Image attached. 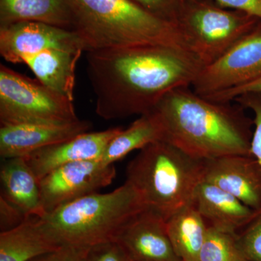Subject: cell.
I'll use <instances>...</instances> for the list:
<instances>
[{
	"label": "cell",
	"mask_w": 261,
	"mask_h": 261,
	"mask_svg": "<svg viewBox=\"0 0 261 261\" xmlns=\"http://www.w3.org/2000/svg\"><path fill=\"white\" fill-rule=\"evenodd\" d=\"M203 180L234 196L252 210L261 211V167L252 156L233 154L205 160Z\"/></svg>",
	"instance_id": "8fae6325"
},
{
	"label": "cell",
	"mask_w": 261,
	"mask_h": 261,
	"mask_svg": "<svg viewBox=\"0 0 261 261\" xmlns=\"http://www.w3.org/2000/svg\"><path fill=\"white\" fill-rule=\"evenodd\" d=\"M91 128V122L80 119L62 125H1L0 155L3 159L25 157L88 132Z\"/></svg>",
	"instance_id": "5bb4252c"
},
{
	"label": "cell",
	"mask_w": 261,
	"mask_h": 261,
	"mask_svg": "<svg viewBox=\"0 0 261 261\" xmlns=\"http://www.w3.org/2000/svg\"><path fill=\"white\" fill-rule=\"evenodd\" d=\"M145 209L138 192L125 181L112 192L84 196L41 218L59 246L92 248L116 241L122 228Z\"/></svg>",
	"instance_id": "5b68a950"
},
{
	"label": "cell",
	"mask_w": 261,
	"mask_h": 261,
	"mask_svg": "<svg viewBox=\"0 0 261 261\" xmlns=\"http://www.w3.org/2000/svg\"><path fill=\"white\" fill-rule=\"evenodd\" d=\"M28 219L18 207L12 205L3 197H0V228L2 231H8L21 224Z\"/></svg>",
	"instance_id": "83f0119b"
},
{
	"label": "cell",
	"mask_w": 261,
	"mask_h": 261,
	"mask_svg": "<svg viewBox=\"0 0 261 261\" xmlns=\"http://www.w3.org/2000/svg\"><path fill=\"white\" fill-rule=\"evenodd\" d=\"M60 247L39 216L28 218L17 227L0 233V261H30Z\"/></svg>",
	"instance_id": "ac0fdd59"
},
{
	"label": "cell",
	"mask_w": 261,
	"mask_h": 261,
	"mask_svg": "<svg viewBox=\"0 0 261 261\" xmlns=\"http://www.w3.org/2000/svg\"><path fill=\"white\" fill-rule=\"evenodd\" d=\"M233 102L238 103L243 108H247L253 113L254 130L252 132L250 153L261 167V94H243L237 97Z\"/></svg>",
	"instance_id": "603a6c76"
},
{
	"label": "cell",
	"mask_w": 261,
	"mask_h": 261,
	"mask_svg": "<svg viewBox=\"0 0 261 261\" xmlns=\"http://www.w3.org/2000/svg\"><path fill=\"white\" fill-rule=\"evenodd\" d=\"M197 261H250L245 255L238 233L207 228Z\"/></svg>",
	"instance_id": "7402d4cb"
},
{
	"label": "cell",
	"mask_w": 261,
	"mask_h": 261,
	"mask_svg": "<svg viewBox=\"0 0 261 261\" xmlns=\"http://www.w3.org/2000/svg\"><path fill=\"white\" fill-rule=\"evenodd\" d=\"M123 128L86 132L70 140L44 147L23 157L38 179L68 163L100 160L106 147Z\"/></svg>",
	"instance_id": "4fadbf2b"
},
{
	"label": "cell",
	"mask_w": 261,
	"mask_h": 261,
	"mask_svg": "<svg viewBox=\"0 0 261 261\" xmlns=\"http://www.w3.org/2000/svg\"><path fill=\"white\" fill-rule=\"evenodd\" d=\"M192 204L207 226L233 233L246 226L258 213L234 196L204 180L196 190Z\"/></svg>",
	"instance_id": "9a60e30c"
},
{
	"label": "cell",
	"mask_w": 261,
	"mask_h": 261,
	"mask_svg": "<svg viewBox=\"0 0 261 261\" xmlns=\"http://www.w3.org/2000/svg\"><path fill=\"white\" fill-rule=\"evenodd\" d=\"M250 93L261 94V75L256 80L240 87L205 97L215 102H232L237 97Z\"/></svg>",
	"instance_id": "f1b7e54d"
},
{
	"label": "cell",
	"mask_w": 261,
	"mask_h": 261,
	"mask_svg": "<svg viewBox=\"0 0 261 261\" xmlns=\"http://www.w3.org/2000/svg\"><path fill=\"white\" fill-rule=\"evenodd\" d=\"M166 228L173 250L180 260L197 261L208 226L193 204L168 219Z\"/></svg>",
	"instance_id": "ffe728a7"
},
{
	"label": "cell",
	"mask_w": 261,
	"mask_h": 261,
	"mask_svg": "<svg viewBox=\"0 0 261 261\" xmlns=\"http://www.w3.org/2000/svg\"><path fill=\"white\" fill-rule=\"evenodd\" d=\"M0 180L1 197L27 218L44 216L39 180L23 157L4 159Z\"/></svg>",
	"instance_id": "2e32d148"
},
{
	"label": "cell",
	"mask_w": 261,
	"mask_h": 261,
	"mask_svg": "<svg viewBox=\"0 0 261 261\" xmlns=\"http://www.w3.org/2000/svg\"><path fill=\"white\" fill-rule=\"evenodd\" d=\"M95 111L104 120L149 113L166 94L191 87L203 65L183 48L138 45L87 51Z\"/></svg>",
	"instance_id": "6da1fadb"
},
{
	"label": "cell",
	"mask_w": 261,
	"mask_h": 261,
	"mask_svg": "<svg viewBox=\"0 0 261 261\" xmlns=\"http://www.w3.org/2000/svg\"><path fill=\"white\" fill-rule=\"evenodd\" d=\"M116 176L114 164L101 160L68 163L39 180L44 215L109 186Z\"/></svg>",
	"instance_id": "9c48e42d"
},
{
	"label": "cell",
	"mask_w": 261,
	"mask_h": 261,
	"mask_svg": "<svg viewBox=\"0 0 261 261\" xmlns=\"http://www.w3.org/2000/svg\"><path fill=\"white\" fill-rule=\"evenodd\" d=\"M116 242L132 261H181L170 241L166 220L149 209L128 221Z\"/></svg>",
	"instance_id": "7c38bea8"
},
{
	"label": "cell",
	"mask_w": 261,
	"mask_h": 261,
	"mask_svg": "<svg viewBox=\"0 0 261 261\" xmlns=\"http://www.w3.org/2000/svg\"><path fill=\"white\" fill-rule=\"evenodd\" d=\"M239 241L250 261H261V211L246 226L244 232L238 234Z\"/></svg>",
	"instance_id": "cb8c5ba5"
},
{
	"label": "cell",
	"mask_w": 261,
	"mask_h": 261,
	"mask_svg": "<svg viewBox=\"0 0 261 261\" xmlns=\"http://www.w3.org/2000/svg\"><path fill=\"white\" fill-rule=\"evenodd\" d=\"M72 31L84 51L163 45L190 51L176 24L163 20L130 0H71Z\"/></svg>",
	"instance_id": "3957f363"
},
{
	"label": "cell",
	"mask_w": 261,
	"mask_h": 261,
	"mask_svg": "<svg viewBox=\"0 0 261 261\" xmlns=\"http://www.w3.org/2000/svg\"><path fill=\"white\" fill-rule=\"evenodd\" d=\"M211 100L191 87L171 91L150 112L162 128L163 140L196 159L250 155L253 121L243 108Z\"/></svg>",
	"instance_id": "7a4b0ae2"
},
{
	"label": "cell",
	"mask_w": 261,
	"mask_h": 261,
	"mask_svg": "<svg viewBox=\"0 0 261 261\" xmlns=\"http://www.w3.org/2000/svg\"><path fill=\"white\" fill-rule=\"evenodd\" d=\"M49 49H78L83 46L73 31L37 21H23L0 27V54L18 64Z\"/></svg>",
	"instance_id": "30bf717a"
},
{
	"label": "cell",
	"mask_w": 261,
	"mask_h": 261,
	"mask_svg": "<svg viewBox=\"0 0 261 261\" xmlns=\"http://www.w3.org/2000/svg\"><path fill=\"white\" fill-rule=\"evenodd\" d=\"M261 75V20L219 59L206 65L191 87L208 97L243 86Z\"/></svg>",
	"instance_id": "ba28073f"
},
{
	"label": "cell",
	"mask_w": 261,
	"mask_h": 261,
	"mask_svg": "<svg viewBox=\"0 0 261 261\" xmlns=\"http://www.w3.org/2000/svg\"><path fill=\"white\" fill-rule=\"evenodd\" d=\"M227 9L239 10L261 20V0H211Z\"/></svg>",
	"instance_id": "f546056e"
},
{
	"label": "cell",
	"mask_w": 261,
	"mask_h": 261,
	"mask_svg": "<svg viewBox=\"0 0 261 261\" xmlns=\"http://www.w3.org/2000/svg\"><path fill=\"white\" fill-rule=\"evenodd\" d=\"M163 140L159 121L152 113H147L139 117L128 128H123L108 144L100 160L105 164H114L132 151Z\"/></svg>",
	"instance_id": "44dd1931"
},
{
	"label": "cell",
	"mask_w": 261,
	"mask_h": 261,
	"mask_svg": "<svg viewBox=\"0 0 261 261\" xmlns=\"http://www.w3.org/2000/svg\"><path fill=\"white\" fill-rule=\"evenodd\" d=\"M90 248L62 246L54 251L43 254L30 261H87Z\"/></svg>",
	"instance_id": "4316f807"
},
{
	"label": "cell",
	"mask_w": 261,
	"mask_h": 261,
	"mask_svg": "<svg viewBox=\"0 0 261 261\" xmlns=\"http://www.w3.org/2000/svg\"><path fill=\"white\" fill-rule=\"evenodd\" d=\"M159 18L176 24L184 0H130Z\"/></svg>",
	"instance_id": "d4e9b609"
},
{
	"label": "cell",
	"mask_w": 261,
	"mask_h": 261,
	"mask_svg": "<svg viewBox=\"0 0 261 261\" xmlns=\"http://www.w3.org/2000/svg\"><path fill=\"white\" fill-rule=\"evenodd\" d=\"M258 18L211 0H184L176 25L204 67L214 63L255 28Z\"/></svg>",
	"instance_id": "8992f818"
},
{
	"label": "cell",
	"mask_w": 261,
	"mask_h": 261,
	"mask_svg": "<svg viewBox=\"0 0 261 261\" xmlns=\"http://www.w3.org/2000/svg\"><path fill=\"white\" fill-rule=\"evenodd\" d=\"M71 0H0V27L37 21L73 29Z\"/></svg>",
	"instance_id": "d6986e66"
},
{
	"label": "cell",
	"mask_w": 261,
	"mask_h": 261,
	"mask_svg": "<svg viewBox=\"0 0 261 261\" xmlns=\"http://www.w3.org/2000/svg\"><path fill=\"white\" fill-rule=\"evenodd\" d=\"M79 120L73 101L0 65L1 125H62Z\"/></svg>",
	"instance_id": "52a82bcc"
},
{
	"label": "cell",
	"mask_w": 261,
	"mask_h": 261,
	"mask_svg": "<svg viewBox=\"0 0 261 261\" xmlns=\"http://www.w3.org/2000/svg\"><path fill=\"white\" fill-rule=\"evenodd\" d=\"M87 261H132L116 241L101 244L90 248Z\"/></svg>",
	"instance_id": "484cf974"
},
{
	"label": "cell",
	"mask_w": 261,
	"mask_h": 261,
	"mask_svg": "<svg viewBox=\"0 0 261 261\" xmlns=\"http://www.w3.org/2000/svg\"><path fill=\"white\" fill-rule=\"evenodd\" d=\"M82 49H49L24 62L39 82L57 93L74 100L75 68Z\"/></svg>",
	"instance_id": "e0dca14e"
},
{
	"label": "cell",
	"mask_w": 261,
	"mask_h": 261,
	"mask_svg": "<svg viewBox=\"0 0 261 261\" xmlns=\"http://www.w3.org/2000/svg\"><path fill=\"white\" fill-rule=\"evenodd\" d=\"M205 160L196 159L166 141L140 149L126 168V180L146 208L167 221L192 203L203 181Z\"/></svg>",
	"instance_id": "277c9868"
}]
</instances>
